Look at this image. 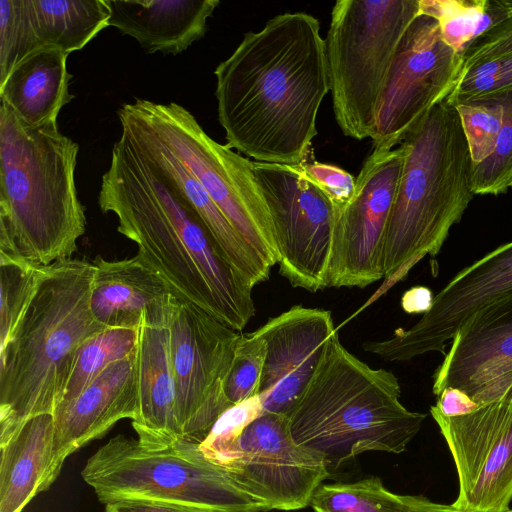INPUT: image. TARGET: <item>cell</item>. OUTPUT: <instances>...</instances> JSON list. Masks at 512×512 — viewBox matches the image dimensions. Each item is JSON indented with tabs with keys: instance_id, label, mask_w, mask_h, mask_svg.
Wrapping results in <instances>:
<instances>
[{
	"instance_id": "1",
	"label": "cell",
	"mask_w": 512,
	"mask_h": 512,
	"mask_svg": "<svg viewBox=\"0 0 512 512\" xmlns=\"http://www.w3.org/2000/svg\"><path fill=\"white\" fill-rule=\"evenodd\" d=\"M218 120L226 145L257 162L297 165L317 135L329 91L319 21L283 13L247 32L215 69Z\"/></svg>"
},
{
	"instance_id": "2",
	"label": "cell",
	"mask_w": 512,
	"mask_h": 512,
	"mask_svg": "<svg viewBox=\"0 0 512 512\" xmlns=\"http://www.w3.org/2000/svg\"><path fill=\"white\" fill-rule=\"evenodd\" d=\"M98 205L175 298L241 332L255 314L253 287L208 228L138 146L121 132L102 175Z\"/></svg>"
},
{
	"instance_id": "3",
	"label": "cell",
	"mask_w": 512,
	"mask_h": 512,
	"mask_svg": "<svg viewBox=\"0 0 512 512\" xmlns=\"http://www.w3.org/2000/svg\"><path fill=\"white\" fill-rule=\"evenodd\" d=\"M78 152L58 125L26 126L0 102V253L48 266L77 251L86 231Z\"/></svg>"
},
{
	"instance_id": "4",
	"label": "cell",
	"mask_w": 512,
	"mask_h": 512,
	"mask_svg": "<svg viewBox=\"0 0 512 512\" xmlns=\"http://www.w3.org/2000/svg\"><path fill=\"white\" fill-rule=\"evenodd\" d=\"M94 265L66 258L44 277L11 339L0 350V446L30 418L53 414L80 346L103 330L92 315Z\"/></svg>"
},
{
	"instance_id": "5",
	"label": "cell",
	"mask_w": 512,
	"mask_h": 512,
	"mask_svg": "<svg viewBox=\"0 0 512 512\" xmlns=\"http://www.w3.org/2000/svg\"><path fill=\"white\" fill-rule=\"evenodd\" d=\"M405 157L383 252L384 283L374 299L426 255H437L475 196L472 160L456 109L436 104L401 143Z\"/></svg>"
},
{
	"instance_id": "6",
	"label": "cell",
	"mask_w": 512,
	"mask_h": 512,
	"mask_svg": "<svg viewBox=\"0 0 512 512\" xmlns=\"http://www.w3.org/2000/svg\"><path fill=\"white\" fill-rule=\"evenodd\" d=\"M400 396L397 377L352 355L336 332L288 417L292 437L319 454L329 469L366 451L401 453L426 415L408 410Z\"/></svg>"
},
{
	"instance_id": "7",
	"label": "cell",
	"mask_w": 512,
	"mask_h": 512,
	"mask_svg": "<svg viewBox=\"0 0 512 512\" xmlns=\"http://www.w3.org/2000/svg\"><path fill=\"white\" fill-rule=\"evenodd\" d=\"M199 441L181 438L148 448L119 434L101 446L81 471L98 500L146 499L183 503L213 512H267L226 471L201 452Z\"/></svg>"
},
{
	"instance_id": "8",
	"label": "cell",
	"mask_w": 512,
	"mask_h": 512,
	"mask_svg": "<svg viewBox=\"0 0 512 512\" xmlns=\"http://www.w3.org/2000/svg\"><path fill=\"white\" fill-rule=\"evenodd\" d=\"M419 14V0L335 3L325 54L334 115L344 135L370 138L393 55Z\"/></svg>"
},
{
	"instance_id": "9",
	"label": "cell",
	"mask_w": 512,
	"mask_h": 512,
	"mask_svg": "<svg viewBox=\"0 0 512 512\" xmlns=\"http://www.w3.org/2000/svg\"><path fill=\"white\" fill-rule=\"evenodd\" d=\"M122 106L189 168L260 259L269 268L279 263L273 222L252 161L214 141L180 104L136 98Z\"/></svg>"
},
{
	"instance_id": "10",
	"label": "cell",
	"mask_w": 512,
	"mask_h": 512,
	"mask_svg": "<svg viewBox=\"0 0 512 512\" xmlns=\"http://www.w3.org/2000/svg\"><path fill=\"white\" fill-rule=\"evenodd\" d=\"M462 57L442 39L438 23L419 14L401 38L386 74L370 138L391 150L452 91Z\"/></svg>"
},
{
	"instance_id": "11",
	"label": "cell",
	"mask_w": 512,
	"mask_h": 512,
	"mask_svg": "<svg viewBox=\"0 0 512 512\" xmlns=\"http://www.w3.org/2000/svg\"><path fill=\"white\" fill-rule=\"evenodd\" d=\"M273 222L279 272L292 287L327 288L335 207L297 165L252 161Z\"/></svg>"
},
{
	"instance_id": "12",
	"label": "cell",
	"mask_w": 512,
	"mask_h": 512,
	"mask_svg": "<svg viewBox=\"0 0 512 512\" xmlns=\"http://www.w3.org/2000/svg\"><path fill=\"white\" fill-rule=\"evenodd\" d=\"M169 334L178 426L183 438L201 442L231 407L223 382L241 333L174 298Z\"/></svg>"
},
{
	"instance_id": "13",
	"label": "cell",
	"mask_w": 512,
	"mask_h": 512,
	"mask_svg": "<svg viewBox=\"0 0 512 512\" xmlns=\"http://www.w3.org/2000/svg\"><path fill=\"white\" fill-rule=\"evenodd\" d=\"M405 148L373 149L349 203L335 207L327 287L364 288L384 278L387 224L398 187Z\"/></svg>"
},
{
	"instance_id": "14",
	"label": "cell",
	"mask_w": 512,
	"mask_h": 512,
	"mask_svg": "<svg viewBox=\"0 0 512 512\" xmlns=\"http://www.w3.org/2000/svg\"><path fill=\"white\" fill-rule=\"evenodd\" d=\"M217 466L267 511L308 506L329 477L325 460L295 442L288 418L272 413L252 421Z\"/></svg>"
},
{
	"instance_id": "15",
	"label": "cell",
	"mask_w": 512,
	"mask_h": 512,
	"mask_svg": "<svg viewBox=\"0 0 512 512\" xmlns=\"http://www.w3.org/2000/svg\"><path fill=\"white\" fill-rule=\"evenodd\" d=\"M430 413L452 455L459 492L452 505L467 512H506L512 501V386L475 411Z\"/></svg>"
},
{
	"instance_id": "16",
	"label": "cell",
	"mask_w": 512,
	"mask_h": 512,
	"mask_svg": "<svg viewBox=\"0 0 512 512\" xmlns=\"http://www.w3.org/2000/svg\"><path fill=\"white\" fill-rule=\"evenodd\" d=\"M512 294V241L457 273L435 296L430 310L409 329H396L363 350L386 361H407L442 351L475 313Z\"/></svg>"
},
{
	"instance_id": "17",
	"label": "cell",
	"mask_w": 512,
	"mask_h": 512,
	"mask_svg": "<svg viewBox=\"0 0 512 512\" xmlns=\"http://www.w3.org/2000/svg\"><path fill=\"white\" fill-rule=\"evenodd\" d=\"M337 331L331 312L296 305L253 333L266 343L258 387L263 413L289 417Z\"/></svg>"
},
{
	"instance_id": "18",
	"label": "cell",
	"mask_w": 512,
	"mask_h": 512,
	"mask_svg": "<svg viewBox=\"0 0 512 512\" xmlns=\"http://www.w3.org/2000/svg\"><path fill=\"white\" fill-rule=\"evenodd\" d=\"M433 380L434 395L457 388L478 405L506 393L512 386V294L459 328Z\"/></svg>"
},
{
	"instance_id": "19",
	"label": "cell",
	"mask_w": 512,
	"mask_h": 512,
	"mask_svg": "<svg viewBox=\"0 0 512 512\" xmlns=\"http://www.w3.org/2000/svg\"><path fill=\"white\" fill-rule=\"evenodd\" d=\"M108 20L105 0H1L0 82L35 51L81 50Z\"/></svg>"
},
{
	"instance_id": "20",
	"label": "cell",
	"mask_w": 512,
	"mask_h": 512,
	"mask_svg": "<svg viewBox=\"0 0 512 512\" xmlns=\"http://www.w3.org/2000/svg\"><path fill=\"white\" fill-rule=\"evenodd\" d=\"M137 351V349H136ZM136 351L102 371L76 397L61 401L53 411L54 442L49 484L58 477L65 459L118 421L139 415Z\"/></svg>"
},
{
	"instance_id": "21",
	"label": "cell",
	"mask_w": 512,
	"mask_h": 512,
	"mask_svg": "<svg viewBox=\"0 0 512 512\" xmlns=\"http://www.w3.org/2000/svg\"><path fill=\"white\" fill-rule=\"evenodd\" d=\"M169 304L144 312L138 327L137 375L139 415L132 426L148 448L171 445L183 438L176 417L175 381L171 362Z\"/></svg>"
},
{
	"instance_id": "22",
	"label": "cell",
	"mask_w": 512,
	"mask_h": 512,
	"mask_svg": "<svg viewBox=\"0 0 512 512\" xmlns=\"http://www.w3.org/2000/svg\"><path fill=\"white\" fill-rule=\"evenodd\" d=\"M117 113L122 132L129 136L195 211L246 281L252 287L266 281L271 268L241 238L189 168L123 106Z\"/></svg>"
},
{
	"instance_id": "23",
	"label": "cell",
	"mask_w": 512,
	"mask_h": 512,
	"mask_svg": "<svg viewBox=\"0 0 512 512\" xmlns=\"http://www.w3.org/2000/svg\"><path fill=\"white\" fill-rule=\"evenodd\" d=\"M108 25L135 38L149 54L177 55L207 31L218 0H105Z\"/></svg>"
},
{
	"instance_id": "24",
	"label": "cell",
	"mask_w": 512,
	"mask_h": 512,
	"mask_svg": "<svg viewBox=\"0 0 512 512\" xmlns=\"http://www.w3.org/2000/svg\"><path fill=\"white\" fill-rule=\"evenodd\" d=\"M90 308L104 327L138 328L142 315L174 297L168 286L136 255L123 260H93Z\"/></svg>"
},
{
	"instance_id": "25",
	"label": "cell",
	"mask_w": 512,
	"mask_h": 512,
	"mask_svg": "<svg viewBox=\"0 0 512 512\" xmlns=\"http://www.w3.org/2000/svg\"><path fill=\"white\" fill-rule=\"evenodd\" d=\"M68 53L45 48L20 61L0 83V102L29 127L58 125L61 109L74 96L68 90L72 75Z\"/></svg>"
},
{
	"instance_id": "26",
	"label": "cell",
	"mask_w": 512,
	"mask_h": 512,
	"mask_svg": "<svg viewBox=\"0 0 512 512\" xmlns=\"http://www.w3.org/2000/svg\"><path fill=\"white\" fill-rule=\"evenodd\" d=\"M53 442V415L41 414L0 446V512H22L36 494L50 487Z\"/></svg>"
},
{
	"instance_id": "27",
	"label": "cell",
	"mask_w": 512,
	"mask_h": 512,
	"mask_svg": "<svg viewBox=\"0 0 512 512\" xmlns=\"http://www.w3.org/2000/svg\"><path fill=\"white\" fill-rule=\"evenodd\" d=\"M512 91V18L473 43L462 56L451 106Z\"/></svg>"
},
{
	"instance_id": "28",
	"label": "cell",
	"mask_w": 512,
	"mask_h": 512,
	"mask_svg": "<svg viewBox=\"0 0 512 512\" xmlns=\"http://www.w3.org/2000/svg\"><path fill=\"white\" fill-rule=\"evenodd\" d=\"M420 14L438 23L443 41L461 57L478 39L512 18L508 0H419Z\"/></svg>"
},
{
	"instance_id": "29",
	"label": "cell",
	"mask_w": 512,
	"mask_h": 512,
	"mask_svg": "<svg viewBox=\"0 0 512 512\" xmlns=\"http://www.w3.org/2000/svg\"><path fill=\"white\" fill-rule=\"evenodd\" d=\"M411 495H399L386 489L378 477L352 483L321 484L313 493L314 512H408Z\"/></svg>"
},
{
	"instance_id": "30",
	"label": "cell",
	"mask_w": 512,
	"mask_h": 512,
	"mask_svg": "<svg viewBox=\"0 0 512 512\" xmlns=\"http://www.w3.org/2000/svg\"><path fill=\"white\" fill-rule=\"evenodd\" d=\"M137 344L138 328L106 327L88 338L78 349L61 401L79 395L107 367L132 355Z\"/></svg>"
},
{
	"instance_id": "31",
	"label": "cell",
	"mask_w": 512,
	"mask_h": 512,
	"mask_svg": "<svg viewBox=\"0 0 512 512\" xmlns=\"http://www.w3.org/2000/svg\"><path fill=\"white\" fill-rule=\"evenodd\" d=\"M45 270L46 266L0 253V350L28 310Z\"/></svg>"
},
{
	"instance_id": "32",
	"label": "cell",
	"mask_w": 512,
	"mask_h": 512,
	"mask_svg": "<svg viewBox=\"0 0 512 512\" xmlns=\"http://www.w3.org/2000/svg\"><path fill=\"white\" fill-rule=\"evenodd\" d=\"M503 95L469 100L453 106L460 119L472 164L487 159L496 147L504 118Z\"/></svg>"
},
{
	"instance_id": "33",
	"label": "cell",
	"mask_w": 512,
	"mask_h": 512,
	"mask_svg": "<svg viewBox=\"0 0 512 512\" xmlns=\"http://www.w3.org/2000/svg\"><path fill=\"white\" fill-rule=\"evenodd\" d=\"M504 118L493 153L472 164V189L475 195L505 193L512 183V91L502 96Z\"/></svg>"
},
{
	"instance_id": "34",
	"label": "cell",
	"mask_w": 512,
	"mask_h": 512,
	"mask_svg": "<svg viewBox=\"0 0 512 512\" xmlns=\"http://www.w3.org/2000/svg\"><path fill=\"white\" fill-rule=\"evenodd\" d=\"M266 356L265 341L250 334H241L223 382V393L233 406L258 394Z\"/></svg>"
},
{
	"instance_id": "35",
	"label": "cell",
	"mask_w": 512,
	"mask_h": 512,
	"mask_svg": "<svg viewBox=\"0 0 512 512\" xmlns=\"http://www.w3.org/2000/svg\"><path fill=\"white\" fill-rule=\"evenodd\" d=\"M262 414L263 407L258 395L231 406L218 417L199 443L201 452L217 466L244 429Z\"/></svg>"
},
{
	"instance_id": "36",
	"label": "cell",
	"mask_w": 512,
	"mask_h": 512,
	"mask_svg": "<svg viewBox=\"0 0 512 512\" xmlns=\"http://www.w3.org/2000/svg\"><path fill=\"white\" fill-rule=\"evenodd\" d=\"M301 174L319 188L335 207L349 203L354 196L356 179L342 168L306 159L297 164Z\"/></svg>"
},
{
	"instance_id": "37",
	"label": "cell",
	"mask_w": 512,
	"mask_h": 512,
	"mask_svg": "<svg viewBox=\"0 0 512 512\" xmlns=\"http://www.w3.org/2000/svg\"><path fill=\"white\" fill-rule=\"evenodd\" d=\"M105 512H213L211 510L183 503L146 500L121 499L105 504Z\"/></svg>"
},
{
	"instance_id": "38",
	"label": "cell",
	"mask_w": 512,
	"mask_h": 512,
	"mask_svg": "<svg viewBox=\"0 0 512 512\" xmlns=\"http://www.w3.org/2000/svg\"><path fill=\"white\" fill-rule=\"evenodd\" d=\"M480 405L457 388H445L437 396L434 407L448 417L461 416L475 411Z\"/></svg>"
},
{
	"instance_id": "39",
	"label": "cell",
	"mask_w": 512,
	"mask_h": 512,
	"mask_svg": "<svg viewBox=\"0 0 512 512\" xmlns=\"http://www.w3.org/2000/svg\"><path fill=\"white\" fill-rule=\"evenodd\" d=\"M432 291L425 286L408 289L401 297V307L409 314L427 313L433 303Z\"/></svg>"
},
{
	"instance_id": "40",
	"label": "cell",
	"mask_w": 512,
	"mask_h": 512,
	"mask_svg": "<svg viewBox=\"0 0 512 512\" xmlns=\"http://www.w3.org/2000/svg\"><path fill=\"white\" fill-rule=\"evenodd\" d=\"M408 512H467L455 508L452 504H442L430 501L422 496H413L412 505ZM506 512H512L510 508Z\"/></svg>"
},
{
	"instance_id": "41",
	"label": "cell",
	"mask_w": 512,
	"mask_h": 512,
	"mask_svg": "<svg viewBox=\"0 0 512 512\" xmlns=\"http://www.w3.org/2000/svg\"><path fill=\"white\" fill-rule=\"evenodd\" d=\"M510 187L512 188V183H511V186H510Z\"/></svg>"
}]
</instances>
